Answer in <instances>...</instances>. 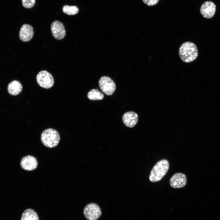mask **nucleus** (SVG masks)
<instances>
[{
	"label": "nucleus",
	"instance_id": "f257e3e1",
	"mask_svg": "<svg viewBox=\"0 0 220 220\" xmlns=\"http://www.w3.org/2000/svg\"><path fill=\"white\" fill-rule=\"evenodd\" d=\"M179 53L181 59L185 63L192 62L197 58L198 51L196 45L190 42L183 43L180 47Z\"/></svg>",
	"mask_w": 220,
	"mask_h": 220
},
{
	"label": "nucleus",
	"instance_id": "f03ea898",
	"mask_svg": "<svg viewBox=\"0 0 220 220\" xmlns=\"http://www.w3.org/2000/svg\"><path fill=\"white\" fill-rule=\"evenodd\" d=\"M169 164L168 160L163 159L158 161L153 167L149 176L150 181L156 182L161 180L167 173Z\"/></svg>",
	"mask_w": 220,
	"mask_h": 220
},
{
	"label": "nucleus",
	"instance_id": "7ed1b4c3",
	"mask_svg": "<svg viewBox=\"0 0 220 220\" xmlns=\"http://www.w3.org/2000/svg\"><path fill=\"white\" fill-rule=\"evenodd\" d=\"M60 139L58 132L53 128L44 130L41 134V139L43 145L46 147L52 148L56 146Z\"/></svg>",
	"mask_w": 220,
	"mask_h": 220
},
{
	"label": "nucleus",
	"instance_id": "20e7f679",
	"mask_svg": "<svg viewBox=\"0 0 220 220\" xmlns=\"http://www.w3.org/2000/svg\"><path fill=\"white\" fill-rule=\"evenodd\" d=\"M36 79L38 85L45 89L50 88L54 84V79L53 76L46 71L40 72L37 75Z\"/></svg>",
	"mask_w": 220,
	"mask_h": 220
},
{
	"label": "nucleus",
	"instance_id": "39448f33",
	"mask_svg": "<svg viewBox=\"0 0 220 220\" xmlns=\"http://www.w3.org/2000/svg\"><path fill=\"white\" fill-rule=\"evenodd\" d=\"M83 213L88 220H97L101 215V211L97 204L91 203L85 206L83 210Z\"/></svg>",
	"mask_w": 220,
	"mask_h": 220
},
{
	"label": "nucleus",
	"instance_id": "423d86ee",
	"mask_svg": "<svg viewBox=\"0 0 220 220\" xmlns=\"http://www.w3.org/2000/svg\"><path fill=\"white\" fill-rule=\"evenodd\" d=\"M99 85L103 92L108 96L112 95L116 89L115 82L110 78L107 76H102L100 79Z\"/></svg>",
	"mask_w": 220,
	"mask_h": 220
},
{
	"label": "nucleus",
	"instance_id": "0eeeda50",
	"mask_svg": "<svg viewBox=\"0 0 220 220\" xmlns=\"http://www.w3.org/2000/svg\"><path fill=\"white\" fill-rule=\"evenodd\" d=\"M51 29L53 36L57 40H61L65 36L66 31L64 25L59 21H55L52 23Z\"/></svg>",
	"mask_w": 220,
	"mask_h": 220
},
{
	"label": "nucleus",
	"instance_id": "6e6552de",
	"mask_svg": "<svg viewBox=\"0 0 220 220\" xmlns=\"http://www.w3.org/2000/svg\"><path fill=\"white\" fill-rule=\"evenodd\" d=\"M187 183V178L183 173H178L174 174L171 178L170 185L175 189L180 188L185 186Z\"/></svg>",
	"mask_w": 220,
	"mask_h": 220
},
{
	"label": "nucleus",
	"instance_id": "1a4fd4ad",
	"mask_svg": "<svg viewBox=\"0 0 220 220\" xmlns=\"http://www.w3.org/2000/svg\"><path fill=\"white\" fill-rule=\"evenodd\" d=\"M216 5L214 3L210 1L205 2L201 5L200 13L202 16L207 18H211L214 15L216 11Z\"/></svg>",
	"mask_w": 220,
	"mask_h": 220
},
{
	"label": "nucleus",
	"instance_id": "9d476101",
	"mask_svg": "<svg viewBox=\"0 0 220 220\" xmlns=\"http://www.w3.org/2000/svg\"><path fill=\"white\" fill-rule=\"evenodd\" d=\"M20 165L22 168L24 170H33L37 167V161L34 156L28 155L22 158L20 162Z\"/></svg>",
	"mask_w": 220,
	"mask_h": 220
},
{
	"label": "nucleus",
	"instance_id": "9b49d317",
	"mask_svg": "<svg viewBox=\"0 0 220 220\" xmlns=\"http://www.w3.org/2000/svg\"><path fill=\"white\" fill-rule=\"evenodd\" d=\"M34 34L33 27L29 24H23L20 29L19 37L21 41L27 42L32 39Z\"/></svg>",
	"mask_w": 220,
	"mask_h": 220
},
{
	"label": "nucleus",
	"instance_id": "f8f14e48",
	"mask_svg": "<svg viewBox=\"0 0 220 220\" xmlns=\"http://www.w3.org/2000/svg\"><path fill=\"white\" fill-rule=\"evenodd\" d=\"M122 120L123 123L127 127L131 128L137 123L138 120V115L134 112H128L123 114Z\"/></svg>",
	"mask_w": 220,
	"mask_h": 220
},
{
	"label": "nucleus",
	"instance_id": "ddd939ff",
	"mask_svg": "<svg viewBox=\"0 0 220 220\" xmlns=\"http://www.w3.org/2000/svg\"><path fill=\"white\" fill-rule=\"evenodd\" d=\"M22 85L17 80H13L10 82L7 86V90L10 95L15 96L19 94L22 91Z\"/></svg>",
	"mask_w": 220,
	"mask_h": 220
},
{
	"label": "nucleus",
	"instance_id": "4468645a",
	"mask_svg": "<svg viewBox=\"0 0 220 220\" xmlns=\"http://www.w3.org/2000/svg\"><path fill=\"white\" fill-rule=\"evenodd\" d=\"M21 220H39L37 213L33 210L27 209L23 212Z\"/></svg>",
	"mask_w": 220,
	"mask_h": 220
},
{
	"label": "nucleus",
	"instance_id": "2eb2a0df",
	"mask_svg": "<svg viewBox=\"0 0 220 220\" xmlns=\"http://www.w3.org/2000/svg\"><path fill=\"white\" fill-rule=\"evenodd\" d=\"M87 97L91 100H102L104 97V94L99 90L92 89L88 93Z\"/></svg>",
	"mask_w": 220,
	"mask_h": 220
},
{
	"label": "nucleus",
	"instance_id": "dca6fc26",
	"mask_svg": "<svg viewBox=\"0 0 220 220\" xmlns=\"http://www.w3.org/2000/svg\"><path fill=\"white\" fill-rule=\"evenodd\" d=\"M63 12L69 15H73L77 14L79 12V9L75 6H69L65 5L62 8Z\"/></svg>",
	"mask_w": 220,
	"mask_h": 220
},
{
	"label": "nucleus",
	"instance_id": "f3484780",
	"mask_svg": "<svg viewBox=\"0 0 220 220\" xmlns=\"http://www.w3.org/2000/svg\"><path fill=\"white\" fill-rule=\"evenodd\" d=\"M23 6L27 8H30L34 6L35 0H21Z\"/></svg>",
	"mask_w": 220,
	"mask_h": 220
},
{
	"label": "nucleus",
	"instance_id": "a211bd4d",
	"mask_svg": "<svg viewBox=\"0 0 220 220\" xmlns=\"http://www.w3.org/2000/svg\"><path fill=\"white\" fill-rule=\"evenodd\" d=\"M143 2L148 6H153L156 4L159 0H142Z\"/></svg>",
	"mask_w": 220,
	"mask_h": 220
}]
</instances>
